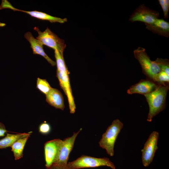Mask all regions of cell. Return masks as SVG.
<instances>
[{
  "mask_svg": "<svg viewBox=\"0 0 169 169\" xmlns=\"http://www.w3.org/2000/svg\"><path fill=\"white\" fill-rule=\"evenodd\" d=\"M169 85H160L155 90L144 95L149 106L147 120L151 122L154 117L162 111L166 107V98Z\"/></svg>",
  "mask_w": 169,
  "mask_h": 169,
  "instance_id": "cell-1",
  "label": "cell"
},
{
  "mask_svg": "<svg viewBox=\"0 0 169 169\" xmlns=\"http://www.w3.org/2000/svg\"><path fill=\"white\" fill-rule=\"evenodd\" d=\"M123 126V123L119 120H114L103 134L99 142L100 146L105 149L107 154L110 156L114 155L115 144Z\"/></svg>",
  "mask_w": 169,
  "mask_h": 169,
  "instance_id": "cell-2",
  "label": "cell"
},
{
  "mask_svg": "<svg viewBox=\"0 0 169 169\" xmlns=\"http://www.w3.org/2000/svg\"><path fill=\"white\" fill-rule=\"evenodd\" d=\"M105 166L112 169L115 168L113 163L108 158H96L82 155L76 160L68 162L67 168L68 169H79Z\"/></svg>",
  "mask_w": 169,
  "mask_h": 169,
  "instance_id": "cell-3",
  "label": "cell"
},
{
  "mask_svg": "<svg viewBox=\"0 0 169 169\" xmlns=\"http://www.w3.org/2000/svg\"><path fill=\"white\" fill-rule=\"evenodd\" d=\"M82 130L80 128L77 132H74L72 136L63 140L58 157L49 169H68V161L69 154L73 149L76 138Z\"/></svg>",
  "mask_w": 169,
  "mask_h": 169,
  "instance_id": "cell-4",
  "label": "cell"
},
{
  "mask_svg": "<svg viewBox=\"0 0 169 169\" xmlns=\"http://www.w3.org/2000/svg\"><path fill=\"white\" fill-rule=\"evenodd\" d=\"M133 53L135 57L141 66L142 72L149 79L152 80L155 75L160 71L158 66L154 61L151 60L145 49L139 47L134 50Z\"/></svg>",
  "mask_w": 169,
  "mask_h": 169,
  "instance_id": "cell-5",
  "label": "cell"
},
{
  "mask_svg": "<svg viewBox=\"0 0 169 169\" xmlns=\"http://www.w3.org/2000/svg\"><path fill=\"white\" fill-rule=\"evenodd\" d=\"M34 29L37 31L38 35L36 38L40 41L43 45L58 50L63 55L66 47L64 41L59 38L55 34L47 27L43 32L41 31L38 27H35Z\"/></svg>",
  "mask_w": 169,
  "mask_h": 169,
  "instance_id": "cell-6",
  "label": "cell"
},
{
  "mask_svg": "<svg viewBox=\"0 0 169 169\" xmlns=\"http://www.w3.org/2000/svg\"><path fill=\"white\" fill-rule=\"evenodd\" d=\"M159 136L158 132L153 131L149 136L143 149L141 150L142 164L145 167L149 166L152 161L156 152L158 148L157 142Z\"/></svg>",
  "mask_w": 169,
  "mask_h": 169,
  "instance_id": "cell-7",
  "label": "cell"
},
{
  "mask_svg": "<svg viewBox=\"0 0 169 169\" xmlns=\"http://www.w3.org/2000/svg\"><path fill=\"white\" fill-rule=\"evenodd\" d=\"M159 15L158 12L142 4L135 10L130 16L129 20L132 23L140 21L149 24L158 19Z\"/></svg>",
  "mask_w": 169,
  "mask_h": 169,
  "instance_id": "cell-8",
  "label": "cell"
},
{
  "mask_svg": "<svg viewBox=\"0 0 169 169\" xmlns=\"http://www.w3.org/2000/svg\"><path fill=\"white\" fill-rule=\"evenodd\" d=\"M62 142V140L56 139L48 141L44 143L45 166L47 169H49L52 164L57 158Z\"/></svg>",
  "mask_w": 169,
  "mask_h": 169,
  "instance_id": "cell-9",
  "label": "cell"
},
{
  "mask_svg": "<svg viewBox=\"0 0 169 169\" xmlns=\"http://www.w3.org/2000/svg\"><path fill=\"white\" fill-rule=\"evenodd\" d=\"M5 8H8L14 11H18L25 13L29 15L31 17L42 20H48L51 23L58 22L63 23L67 21L66 18H61L53 16L41 12L36 11H27L19 9L14 7L7 0H2L0 6V9Z\"/></svg>",
  "mask_w": 169,
  "mask_h": 169,
  "instance_id": "cell-10",
  "label": "cell"
},
{
  "mask_svg": "<svg viewBox=\"0 0 169 169\" xmlns=\"http://www.w3.org/2000/svg\"><path fill=\"white\" fill-rule=\"evenodd\" d=\"M69 74L68 73L62 74L57 70L56 71V76L59 85L68 99L70 113L74 114L75 111L76 106L70 84Z\"/></svg>",
  "mask_w": 169,
  "mask_h": 169,
  "instance_id": "cell-11",
  "label": "cell"
},
{
  "mask_svg": "<svg viewBox=\"0 0 169 169\" xmlns=\"http://www.w3.org/2000/svg\"><path fill=\"white\" fill-rule=\"evenodd\" d=\"M160 85L148 79H142L137 83L132 85L127 90L129 94L137 93L145 95L155 90Z\"/></svg>",
  "mask_w": 169,
  "mask_h": 169,
  "instance_id": "cell-12",
  "label": "cell"
},
{
  "mask_svg": "<svg viewBox=\"0 0 169 169\" xmlns=\"http://www.w3.org/2000/svg\"><path fill=\"white\" fill-rule=\"evenodd\" d=\"M24 37L29 42L33 54L42 56L52 66L56 65V62L51 59L44 52L43 49V45L40 41L35 38L30 32H28L26 33L24 35Z\"/></svg>",
  "mask_w": 169,
  "mask_h": 169,
  "instance_id": "cell-13",
  "label": "cell"
},
{
  "mask_svg": "<svg viewBox=\"0 0 169 169\" xmlns=\"http://www.w3.org/2000/svg\"><path fill=\"white\" fill-rule=\"evenodd\" d=\"M146 28L154 33L168 37L169 36V23L162 19H157L151 24H145Z\"/></svg>",
  "mask_w": 169,
  "mask_h": 169,
  "instance_id": "cell-14",
  "label": "cell"
},
{
  "mask_svg": "<svg viewBox=\"0 0 169 169\" xmlns=\"http://www.w3.org/2000/svg\"><path fill=\"white\" fill-rule=\"evenodd\" d=\"M46 100L49 105L55 108L63 110L65 108L62 94L57 89L51 88L46 95Z\"/></svg>",
  "mask_w": 169,
  "mask_h": 169,
  "instance_id": "cell-15",
  "label": "cell"
},
{
  "mask_svg": "<svg viewBox=\"0 0 169 169\" xmlns=\"http://www.w3.org/2000/svg\"><path fill=\"white\" fill-rule=\"evenodd\" d=\"M7 135L4 138L0 140V149L11 147L13 143L18 139L30 136L29 133H24L18 134H12L6 133Z\"/></svg>",
  "mask_w": 169,
  "mask_h": 169,
  "instance_id": "cell-16",
  "label": "cell"
},
{
  "mask_svg": "<svg viewBox=\"0 0 169 169\" xmlns=\"http://www.w3.org/2000/svg\"><path fill=\"white\" fill-rule=\"evenodd\" d=\"M30 136H28L20 138L12 145L11 147L13 152L15 159H19L23 156V150L25 144Z\"/></svg>",
  "mask_w": 169,
  "mask_h": 169,
  "instance_id": "cell-17",
  "label": "cell"
},
{
  "mask_svg": "<svg viewBox=\"0 0 169 169\" xmlns=\"http://www.w3.org/2000/svg\"><path fill=\"white\" fill-rule=\"evenodd\" d=\"M54 51L57 67V70L62 74H69L66 66L63 55L61 54L57 49H55Z\"/></svg>",
  "mask_w": 169,
  "mask_h": 169,
  "instance_id": "cell-18",
  "label": "cell"
},
{
  "mask_svg": "<svg viewBox=\"0 0 169 169\" xmlns=\"http://www.w3.org/2000/svg\"><path fill=\"white\" fill-rule=\"evenodd\" d=\"M169 76L165 72L160 71L155 75L152 80L160 85H169Z\"/></svg>",
  "mask_w": 169,
  "mask_h": 169,
  "instance_id": "cell-19",
  "label": "cell"
},
{
  "mask_svg": "<svg viewBox=\"0 0 169 169\" xmlns=\"http://www.w3.org/2000/svg\"><path fill=\"white\" fill-rule=\"evenodd\" d=\"M36 88L45 95L47 94L52 88L46 80L39 78L37 79Z\"/></svg>",
  "mask_w": 169,
  "mask_h": 169,
  "instance_id": "cell-20",
  "label": "cell"
},
{
  "mask_svg": "<svg viewBox=\"0 0 169 169\" xmlns=\"http://www.w3.org/2000/svg\"><path fill=\"white\" fill-rule=\"evenodd\" d=\"M154 61L158 66L160 71L164 72L169 76V60L168 59L157 58Z\"/></svg>",
  "mask_w": 169,
  "mask_h": 169,
  "instance_id": "cell-21",
  "label": "cell"
},
{
  "mask_svg": "<svg viewBox=\"0 0 169 169\" xmlns=\"http://www.w3.org/2000/svg\"><path fill=\"white\" fill-rule=\"evenodd\" d=\"M39 132L43 135L49 134L51 131V127L49 124L44 121L41 123L39 126Z\"/></svg>",
  "mask_w": 169,
  "mask_h": 169,
  "instance_id": "cell-22",
  "label": "cell"
},
{
  "mask_svg": "<svg viewBox=\"0 0 169 169\" xmlns=\"http://www.w3.org/2000/svg\"><path fill=\"white\" fill-rule=\"evenodd\" d=\"M158 2L162 8L164 18H167L169 10V0H159Z\"/></svg>",
  "mask_w": 169,
  "mask_h": 169,
  "instance_id": "cell-23",
  "label": "cell"
},
{
  "mask_svg": "<svg viewBox=\"0 0 169 169\" xmlns=\"http://www.w3.org/2000/svg\"><path fill=\"white\" fill-rule=\"evenodd\" d=\"M8 131L6 129L4 125L0 122V137L5 136V133H6Z\"/></svg>",
  "mask_w": 169,
  "mask_h": 169,
  "instance_id": "cell-24",
  "label": "cell"
},
{
  "mask_svg": "<svg viewBox=\"0 0 169 169\" xmlns=\"http://www.w3.org/2000/svg\"><path fill=\"white\" fill-rule=\"evenodd\" d=\"M6 24L5 23H2L0 22V27H3L5 26Z\"/></svg>",
  "mask_w": 169,
  "mask_h": 169,
  "instance_id": "cell-25",
  "label": "cell"
}]
</instances>
